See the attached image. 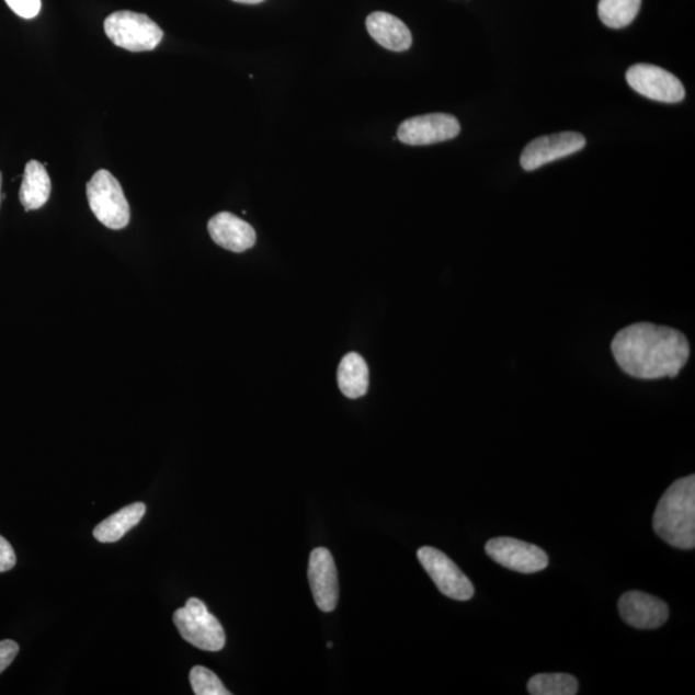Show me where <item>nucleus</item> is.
I'll list each match as a JSON object with an SVG mask.
<instances>
[{
    "instance_id": "nucleus-6",
    "label": "nucleus",
    "mask_w": 695,
    "mask_h": 695,
    "mask_svg": "<svg viewBox=\"0 0 695 695\" xmlns=\"http://www.w3.org/2000/svg\"><path fill=\"white\" fill-rule=\"evenodd\" d=\"M418 559L443 595L467 602L475 596V586L445 552L431 546L421 547Z\"/></svg>"
},
{
    "instance_id": "nucleus-11",
    "label": "nucleus",
    "mask_w": 695,
    "mask_h": 695,
    "mask_svg": "<svg viewBox=\"0 0 695 695\" xmlns=\"http://www.w3.org/2000/svg\"><path fill=\"white\" fill-rule=\"evenodd\" d=\"M308 579L315 603L322 612H332L339 601V581L334 558L324 547L310 554Z\"/></svg>"
},
{
    "instance_id": "nucleus-18",
    "label": "nucleus",
    "mask_w": 695,
    "mask_h": 695,
    "mask_svg": "<svg viewBox=\"0 0 695 695\" xmlns=\"http://www.w3.org/2000/svg\"><path fill=\"white\" fill-rule=\"evenodd\" d=\"M641 0H601L597 14L611 29H624L638 16Z\"/></svg>"
},
{
    "instance_id": "nucleus-9",
    "label": "nucleus",
    "mask_w": 695,
    "mask_h": 695,
    "mask_svg": "<svg viewBox=\"0 0 695 695\" xmlns=\"http://www.w3.org/2000/svg\"><path fill=\"white\" fill-rule=\"evenodd\" d=\"M460 130V123L455 116L428 114L405 121L399 125L397 138L405 145L428 146L454 139Z\"/></svg>"
},
{
    "instance_id": "nucleus-1",
    "label": "nucleus",
    "mask_w": 695,
    "mask_h": 695,
    "mask_svg": "<svg viewBox=\"0 0 695 695\" xmlns=\"http://www.w3.org/2000/svg\"><path fill=\"white\" fill-rule=\"evenodd\" d=\"M617 365L634 378H675L690 360V343L682 332L641 322L620 330L612 342Z\"/></svg>"
},
{
    "instance_id": "nucleus-3",
    "label": "nucleus",
    "mask_w": 695,
    "mask_h": 695,
    "mask_svg": "<svg viewBox=\"0 0 695 695\" xmlns=\"http://www.w3.org/2000/svg\"><path fill=\"white\" fill-rule=\"evenodd\" d=\"M91 210L103 226L123 229L129 225L130 208L119 181L109 170L101 169L87 184Z\"/></svg>"
},
{
    "instance_id": "nucleus-10",
    "label": "nucleus",
    "mask_w": 695,
    "mask_h": 695,
    "mask_svg": "<svg viewBox=\"0 0 695 695\" xmlns=\"http://www.w3.org/2000/svg\"><path fill=\"white\" fill-rule=\"evenodd\" d=\"M586 146V138L576 132H561L557 135L539 137L523 150L521 166L527 172L542 168L549 162L567 158Z\"/></svg>"
},
{
    "instance_id": "nucleus-8",
    "label": "nucleus",
    "mask_w": 695,
    "mask_h": 695,
    "mask_svg": "<svg viewBox=\"0 0 695 695\" xmlns=\"http://www.w3.org/2000/svg\"><path fill=\"white\" fill-rule=\"evenodd\" d=\"M628 86L645 98L664 103L682 102L685 88L674 73L654 65L639 64L626 72Z\"/></svg>"
},
{
    "instance_id": "nucleus-16",
    "label": "nucleus",
    "mask_w": 695,
    "mask_h": 695,
    "mask_svg": "<svg viewBox=\"0 0 695 695\" xmlns=\"http://www.w3.org/2000/svg\"><path fill=\"white\" fill-rule=\"evenodd\" d=\"M146 514V505L143 502H136L123 508L119 512L107 517L99 524L93 531V536L102 544H113L119 542L125 534L143 521Z\"/></svg>"
},
{
    "instance_id": "nucleus-4",
    "label": "nucleus",
    "mask_w": 695,
    "mask_h": 695,
    "mask_svg": "<svg viewBox=\"0 0 695 695\" xmlns=\"http://www.w3.org/2000/svg\"><path fill=\"white\" fill-rule=\"evenodd\" d=\"M173 620L182 638L191 646L206 650V652H218L225 648L224 627L198 599H189L183 608L174 612Z\"/></svg>"
},
{
    "instance_id": "nucleus-17",
    "label": "nucleus",
    "mask_w": 695,
    "mask_h": 695,
    "mask_svg": "<svg viewBox=\"0 0 695 695\" xmlns=\"http://www.w3.org/2000/svg\"><path fill=\"white\" fill-rule=\"evenodd\" d=\"M338 384L342 394L351 399L364 397L368 390V367L358 353H350L340 362Z\"/></svg>"
},
{
    "instance_id": "nucleus-5",
    "label": "nucleus",
    "mask_w": 695,
    "mask_h": 695,
    "mask_svg": "<svg viewBox=\"0 0 695 695\" xmlns=\"http://www.w3.org/2000/svg\"><path fill=\"white\" fill-rule=\"evenodd\" d=\"M105 33L116 47L130 52L153 50L164 36L157 22L132 11L111 13L105 20Z\"/></svg>"
},
{
    "instance_id": "nucleus-23",
    "label": "nucleus",
    "mask_w": 695,
    "mask_h": 695,
    "mask_svg": "<svg viewBox=\"0 0 695 695\" xmlns=\"http://www.w3.org/2000/svg\"><path fill=\"white\" fill-rule=\"evenodd\" d=\"M20 647L16 641L3 640L0 641V674L5 669H9L14 658L19 654Z\"/></svg>"
},
{
    "instance_id": "nucleus-19",
    "label": "nucleus",
    "mask_w": 695,
    "mask_h": 695,
    "mask_svg": "<svg viewBox=\"0 0 695 695\" xmlns=\"http://www.w3.org/2000/svg\"><path fill=\"white\" fill-rule=\"evenodd\" d=\"M532 695H574L579 693V682L568 674H539L528 682Z\"/></svg>"
},
{
    "instance_id": "nucleus-13",
    "label": "nucleus",
    "mask_w": 695,
    "mask_h": 695,
    "mask_svg": "<svg viewBox=\"0 0 695 695\" xmlns=\"http://www.w3.org/2000/svg\"><path fill=\"white\" fill-rule=\"evenodd\" d=\"M208 231L217 246L233 253H243L255 246V229L232 213L221 212L214 216L209 220Z\"/></svg>"
},
{
    "instance_id": "nucleus-2",
    "label": "nucleus",
    "mask_w": 695,
    "mask_h": 695,
    "mask_svg": "<svg viewBox=\"0 0 695 695\" xmlns=\"http://www.w3.org/2000/svg\"><path fill=\"white\" fill-rule=\"evenodd\" d=\"M653 528L658 536L676 549L695 546V477L687 476L672 483L658 502Z\"/></svg>"
},
{
    "instance_id": "nucleus-21",
    "label": "nucleus",
    "mask_w": 695,
    "mask_h": 695,
    "mask_svg": "<svg viewBox=\"0 0 695 695\" xmlns=\"http://www.w3.org/2000/svg\"><path fill=\"white\" fill-rule=\"evenodd\" d=\"M5 3L18 16L26 20L38 16L42 9L41 0H5Z\"/></svg>"
},
{
    "instance_id": "nucleus-24",
    "label": "nucleus",
    "mask_w": 695,
    "mask_h": 695,
    "mask_svg": "<svg viewBox=\"0 0 695 695\" xmlns=\"http://www.w3.org/2000/svg\"><path fill=\"white\" fill-rule=\"evenodd\" d=\"M233 2L241 4H259L264 2V0H233Z\"/></svg>"
},
{
    "instance_id": "nucleus-12",
    "label": "nucleus",
    "mask_w": 695,
    "mask_h": 695,
    "mask_svg": "<svg viewBox=\"0 0 695 695\" xmlns=\"http://www.w3.org/2000/svg\"><path fill=\"white\" fill-rule=\"evenodd\" d=\"M618 609L627 625L640 630H654L661 627L670 615L668 604L641 591H630L620 596Z\"/></svg>"
},
{
    "instance_id": "nucleus-22",
    "label": "nucleus",
    "mask_w": 695,
    "mask_h": 695,
    "mask_svg": "<svg viewBox=\"0 0 695 695\" xmlns=\"http://www.w3.org/2000/svg\"><path fill=\"white\" fill-rule=\"evenodd\" d=\"M16 552H14L12 545L3 536H0V573L11 571L16 566Z\"/></svg>"
},
{
    "instance_id": "nucleus-15",
    "label": "nucleus",
    "mask_w": 695,
    "mask_h": 695,
    "mask_svg": "<svg viewBox=\"0 0 695 695\" xmlns=\"http://www.w3.org/2000/svg\"><path fill=\"white\" fill-rule=\"evenodd\" d=\"M50 191L52 183L46 167L36 160L29 161L19 195L22 206L26 212L41 209L47 204Z\"/></svg>"
},
{
    "instance_id": "nucleus-14",
    "label": "nucleus",
    "mask_w": 695,
    "mask_h": 695,
    "mask_svg": "<svg viewBox=\"0 0 695 695\" xmlns=\"http://www.w3.org/2000/svg\"><path fill=\"white\" fill-rule=\"evenodd\" d=\"M369 35L381 47L394 52L408 50L412 44L410 29L405 22L387 12H374L366 19Z\"/></svg>"
},
{
    "instance_id": "nucleus-7",
    "label": "nucleus",
    "mask_w": 695,
    "mask_h": 695,
    "mask_svg": "<svg viewBox=\"0 0 695 695\" xmlns=\"http://www.w3.org/2000/svg\"><path fill=\"white\" fill-rule=\"evenodd\" d=\"M487 556L498 565L520 573H537L549 566V557L536 545L510 537L492 538L486 545Z\"/></svg>"
},
{
    "instance_id": "nucleus-25",
    "label": "nucleus",
    "mask_w": 695,
    "mask_h": 695,
    "mask_svg": "<svg viewBox=\"0 0 695 695\" xmlns=\"http://www.w3.org/2000/svg\"><path fill=\"white\" fill-rule=\"evenodd\" d=\"M2 184H3V175L2 173H0V204H2V198L4 197L2 195Z\"/></svg>"
},
{
    "instance_id": "nucleus-20",
    "label": "nucleus",
    "mask_w": 695,
    "mask_h": 695,
    "mask_svg": "<svg viewBox=\"0 0 695 695\" xmlns=\"http://www.w3.org/2000/svg\"><path fill=\"white\" fill-rule=\"evenodd\" d=\"M190 682L192 690L196 695H229L219 677L209 669L203 665H196L190 672Z\"/></svg>"
}]
</instances>
